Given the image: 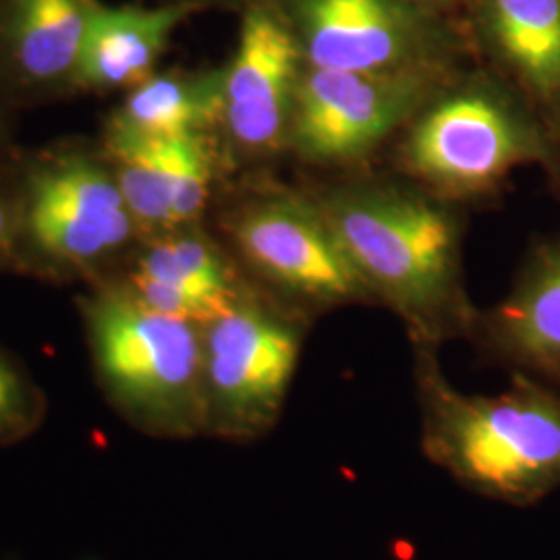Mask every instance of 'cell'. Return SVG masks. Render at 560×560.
Segmentation results:
<instances>
[{
    "instance_id": "6da1fadb",
    "label": "cell",
    "mask_w": 560,
    "mask_h": 560,
    "mask_svg": "<svg viewBox=\"0 0 560 560\" xmlns=\"http://www.w3.org/2000/svg\"><path fill=\"white\" fill-rule=\"evenodd\" d=\"M305 191L374 303L399 316L413 347L474 337L480 312L465 287L457 203L411 180H339Z\"/></svg>"
},
{
    "instance_id": "7a4b0ae2",
    "label": "cell",
    "mask_w": 560,
    "mask_h": 560,
    "mask_svg": "<svg viewBox=\"0 0 560 560\" xmlns=\"http://www.w3.org/2000/svg\"><path fill=\"white\" fill-rule=\"evenodd\" d=\"M439 349L416 347L423 455L471 492L532 506L560 488V393L515 372L506 390L467 395Z\"/></svg>"
},
{
    "instance_id": "3957f363",
    "label": "cell",
    "mask_w": 560,
    "mask_h": 560,
    "mask_svg": "<svg viewBox=\"0 0 560 560\" xmlns=\"http://www.w3.org/2000/svg\"><path fill=\"white\" fill-rule=\"evenodd\" d=\"M20 275L96 282L141 241L101 140L67 138L15 162Z\"/></svg>"
},
{
    "instance_id": "277c9868",
    "label": "cell",
    "mask_w": 560,
    "mask_h": 560,
    "mask_svg": "<svg viewBox=\"0 0 560 560\" xmlns=\"http://www.w3.org/2000/svg\"><path fill=\"white\" fill-rule=\"evenodd\" d=\"M405 179L451 203L497 194L525 164L560 177V152L525 102L483 62L465 67L400 131Z\"/></svg>"
},
{
    "instance_id": "5b68a950",
    "label": "cell",
    "mask_w": 560,
    "mask_h": 560,
    "mask_svg": "<svg viewBox=\"0 0 560 560\" xmlns=\"http://www.w3.org/2000/svg\"><path fill=\"white\" fill-rule=\"evenodd\" d=\"M88 287L81 322L106 399L152 436L203 434L201 326L143 305L113 277Z\"/></svg>"
},
{
    "instance_id": "8992f818",
    "label": "cell",
    "mask_w": 560,
    "mask_h": 560,
    "mask_svg": "<svg viewBox=\"0 0 560 560\" xmlns=\"http://www.w3.org/2000/svg\"><path fill=\"white\" fill-rule=\"evenodd\" d=\"M214 208L217 237L245 279L268 295L307 316L374 303L305 189L266 179L264 173H245L224 179Z\"/></svg>"
},
{
    "instance_id": "52a82bcc",
    "label": "cell",
    "mask_w": 560,
    "mask_h": 560,
    "mask_svg": "<svg viewBox=\"0 0 560 560\" xmlns=\"http://www.w3.org/2000/svg\"><path fill=\"white\" fill-rule=\"evenodd\" d=\"M310 316L249 284L201 326L203 434L252 442L279 423Z\"/></svg>"
},
{
    "instance_id": "ba28073f",
    "label": "cell",
    "mask_w": 560,
    "mask_h": 560,
    "mask_svg": "<svg viewBox=\"0 0 560 560\" xmlns=\"http://www.w3.org/2000/svg\"><path fill=\"white\" fill-rule=\"evenodd\" d=\"M314 69L457 71L480 62L465 18L400 0H277Z\"/></svg>"
},
{
    "instance_id": "9c48e42d",
    "label": "cell",
    "mask_w": 560,
    "mask_h": 560,
    "mask_svg": "<svg viewBox=\"0 0 560 560\" xmlns=\"http://www.w3.org/2000/svg\"><path fill=\"white\" fill-rule=\"evenodd\" d=\"M463 69L360 73L305 67L289 154L312 166H358L386 141L399 138L421 108Z\"/></svg>"
},
{
    "instance_id": "30bf717a",
    "label": "cell",
    "mask_w": 560,
    "mask_h": 560,
    "mask_svg": "<svg viewBox=\"0 0 560 560\" xmlns=\"http://www.w3.org/2000/svg\"><path fill=\"white\" fill-rule=\"evenodd\" d=\"M219 129L226 179L264 173L289 154V136L305 59L295 30L277 0L240 13V34L224 65Z\"/></svg>"
},
{
    "instance_id": "8fae6325",
    "label": "cell",
    "mask_w": 560,
    "mask_h": 560,
    "mask_svg": "<svg viewBox=\"0 0 560 560\" xmlns=\"http://www.w3.org/2000/svg\"><path fill=\"white\" fill-rule=\"evenodd\" d=\"M108 277L143 305L198 326L221 316L252 284L206 222L141 240Z\"/></svg>"
},
{
    "instance_id": "7c38bea8",
    "label": "cell",
    "mask_w": 560,
    "mask_h": 560,
    "mask_svg": "<svg viewBox=\"0 0 560 560\" xmlns=\"http://www.w3.org/2000/svg\"><path fill=\"white\" fill-rule=\"evenodd\" d=\"M96 0H0V94L18 110L78 96Z\"/></svg>"
},
{
    "instance_id": "4fadbf2b",
    "label": "cell",
    "mask_w": 560,
    "mask_h": 560,
    "mask_svg": "<svg viewBox=\"0 0 560 560\" xmlns=\"http://www.w3.org/2000/svg\"><path fill=\"white\" fill-rule=\"evenodd\" d=\"M478 59L501 78L560 152V0H474Z\"/></svg>"
},
{
    "instance_id": "5bb4252c",
    "label": "cell",
    "mask_w": 560,
    "mask_h": 560,
    "mask_svg": "<svg viewBox=\"0 0 560 560\" xmlns=\"http://www.w3.org/2000/svg\"><path fill=\"white\" fill-rule=\"evenodd\" d=\"M471 339L515 372L560 393V237L544 243Z\"/></svg>"
},
{
    "instance_id": "9a60e30c",
    "label": "cell",
    "mask_w": 560,
    "mask_h": 560,
    "mask_svg": "<svg viewBox=\"0 0 560 560\" xmlns=\"http://www.w3.org/2000/svg\"><path fill=\"white\" fill-rule=\"evenodd\" d=\"M200 9L185 2L106 4L96 0L88 21L78 94L127 92L159 71L180 25Z\"/></svg>"
},
{
    "instance_id": "2e32d148",
    "label": "cell",
    "mask_w": 560,
    "mask_h": 560,
    "mask_svg": "<svg viewBox=\"0 0 560 560\" xmlns=\"http://www.w3.org/2000/svg\"><path fill=\"white\" fill-rule=\"evenodd\" d=\"M224 67H173L125 92L106 120L152 138L217 136L221 129Z\"/></svg>"
},
{
    "instance_id": "e0dca14e",
    "label": "cell",
    "mask_w": 560,
    "mask_h": 560,
    "mask_svg": "<svg viewBox=\"0 0 560 560\" xmlns=\"http://www.w3.org/2000/svg\"><path fill=\"white\" fill-rule=\"evenodd\" d=\"M98 140L120 194L138 222L141 240L173 231L175 219L164 140L125 129L110 120H104Z\"/></svg>"
},
{
    "instance_id": "ac0fdd59",
    "label": "cell",
    "mask_w": 560,
    "mask_h": 560,
    "mask_svg": "<svg viewBox=\"0 0 560 560\" xmlns=\"http://www.w3.org/2000/svg\"><path fill=\"white\" fill-rule=\"evenodd\" d=\"M44 397L20 361L0 349V442L18 441L42 420Z\"/></svg>"
},
{
    "instance_id": "d6986e66",
    "label": "cell",
    "mask_w": 560,
    "mask_h": 560,
    "mask_svg": "<svg viewBox=\"0 0 560 560\" xmlns=\"http://www.w3.org/2000/svg\"><path fill=\"white\" fill-rule=\"evenodd\" d=\"M0 272L20 275L15 164H11L9 168H0Z\"/></svg>"
},
{
    "instance_id": "ffe728a7",
    "label": "cell",
    "mask_w": 560,
    "mask_h": 560,
    "mask_svg": "<svg viewBox=\"0 0 560 560\" xmlns=\"http://www.w3.org/2000/svg\"><path fill=\"white\" fill-rule=\"evenodd\" d=\"M15 115L18 108L0 94V168H9L20 156L15 143Z\"/></svg>"
},
{
    "instance_id": "44dd1931",
    "label": "cell",
    "mask_w": 560,
    "mask_h": 560,
    "mask_svg": "<svg viewBox=\"0 0 560 560\" xmlns=\"http://www.w3.org/2000/svg\"><path fill=\"white\" fill-rule=\"evenodd\" d=\"M400 2L425 9V11H434V13L457 15V18H465L474 4V0H400Z\"/></svg>"
},
{
    "instance_id": "7402d4cb",
    "label": "cell",
    "mask_w": 560,
    "mask_h": 560,
    "mask_svg": "<svg viewBox=\"0 0 560 560\" xmlns=\"http://www.w3.org/2000/svg\"><path fill=\"white\" fill-rule=\"evenodd\" d=\"M156 2H185V4H194L196 9L206 11V9H222V11H235L241 13L243 9H247L249 4H256L260 0H156Z\"/></svg>"
}]
</instances>
